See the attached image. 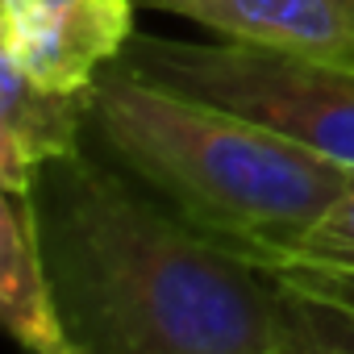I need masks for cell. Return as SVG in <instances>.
<instances>
[{"instance_id":"cell-1","label":"cell","mask_w":354,"mask_h":354,"mask_svg":"<svg viewBox=\"0 0 354 354\" xmlns=\"http://www.w3.org/2000/svg\"><path fill=\"white\" fill-rule=\"evenodd\" d=\"M42 259L80 354H354V275L230 246L104 154L30 188Z\"/></svg>"},{"instance_id":"cell-2","label":"cell","mask_w":354,"mask_h":354,"mask_svg":"<svg viewBox=\"0 0 354 354\" xmlns=\"http://www.w3.org/2000/svg\"><path fill=\"white\" fill-rule=\"evenodd\" d=\"M88 138L184 221L259 259L313 230L350 175L263 121L162 88L125 63L96 80Z\"/></svg>"},{"instance_id":"cell-3","label":"cell","mask_w":354,"mask_h":354,"mask_svg":"<svg viewBox=\"0 0 354 354\" xmlns=\"http://www.w3.org/2000/svg\"><path fill=\"white\" fill-rule=\"evenodd\" d=\"M125 67L184 96L263 121L354 171V71L267 55L234 42H180L133 34Z\"/></svg>"},{"instance_id":"cell-4","label":"cell","mask_w":354,"mask_h":354,"mask_svg":"<svg viewBox=\"0 0 354 354\" xmlns=\"http://www.w3.org/2000/svg\"><path fill=\"white\" fill-rule=\"evenodd\" d=\"M138 0H0V59L50 92H92L121 63Z\"/></svg>"},{"instance_id":"cell-5","label":"cell","mask_w":354,"mask_h":354,"mask_svg":"<svg viewBox=\"0 0 354 354\" xmlns=\"http://www.w3.org/2000/svg\"><path fill=\"white\" fill-rule=\"evenodd\" d=\"M138 9L184 17L234 46L354 71V0H138Z\"/></svg>"},{"instance_id":"cell-6","label":"cell","mask_w":354,"mask_h":354,"mask_svg":"<svg viewBox=\"0 0 354 354\" xmlns=\"http://www.w3.org/2000/svg\"><path fill=\"white\" fill-rule=\"evenodd\" d=\"M92 92H50L0 59V188L30 196L42 167L84 150Z\"/></svg>"},{"instance_id":"cell-7","label":"cell","mask_w":354,"mask_h":354,"mask_svg":"<svg viewBox=\"0 0 354 354\" xmlns=\"http://www.w3.org/2000/svg\"><path fill=\"white\" fill-rule=\"evenodd\" d=\"M0 313L26 354H80L42 259L34 205L17 192L0 201Z\"/></svg>"},{"instance_id":"cell-8","label":"cell","mask_w":354,"mask_h":354,"mask_svg":"<svg viewBox=\"0 0 354 354\" xmlns=\"http://www.w3.org/2000/svg\"><path fill=\"white\" fill-rule=\"evenodd\" d=\"M267 259L271 263H308V267H325V271H354V171L346 175V188L321 213V221Z\"/></svg>"}]
</instances>
